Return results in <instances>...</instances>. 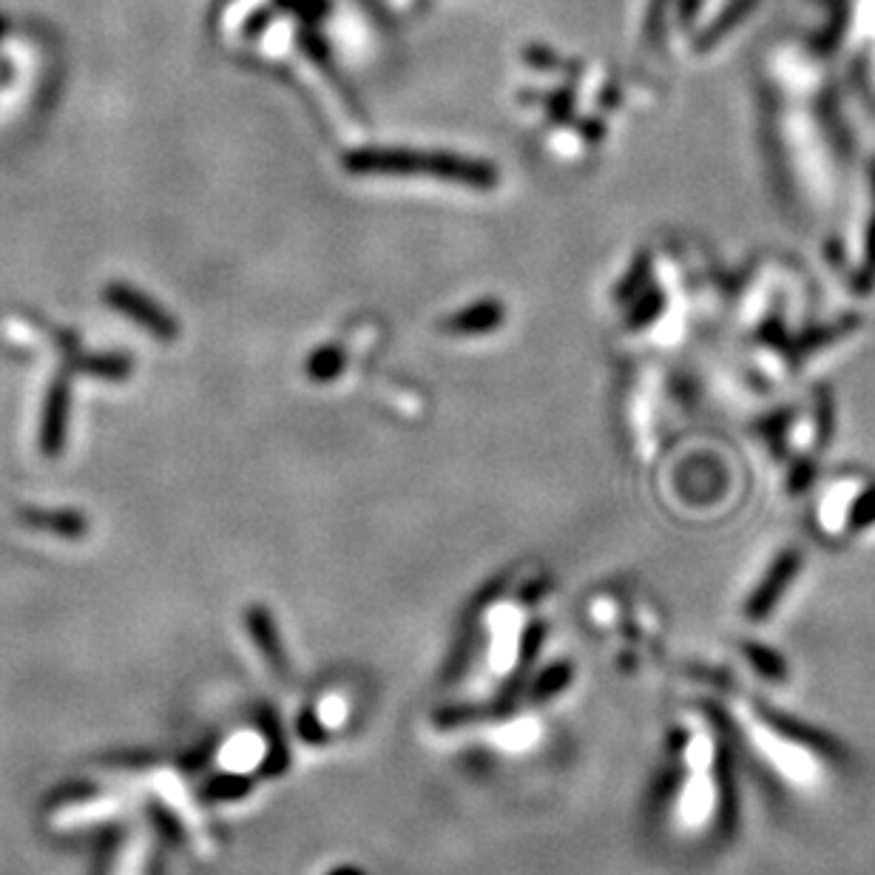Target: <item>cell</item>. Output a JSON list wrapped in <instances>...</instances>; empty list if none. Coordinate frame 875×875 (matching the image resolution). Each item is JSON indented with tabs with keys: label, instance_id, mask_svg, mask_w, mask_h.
I'll return each mask as SVG.
<instances>
[{
	"label": "cell",
	"instance_id": "6da1fadb",
	"mask_svg": "<svg viewBox=\"0 0 875 875\" xmlns=\"http://www.w3.org/2000/svg\"><path fill=\"white\" fill-rule=\"evenodd\" d=\"M367 719V685L353 680H321L299 694L291 716V737L305 753L325 757L362 737Z\"/></svg>",
	"mask_w": 875,
	"mask_h": 875
},
{
	"label": "cell",
	"instance_id": "7a4b0ae2",
	"mask_svg": "<svg viewBox=\"0 0 875 875\" xmlns=\"http://www.w3.org/2000/svg\"><path fill=\"white\" fill-rule=\"evenodd\" d=\"M350 174H430L446 182H464L478 191L498 185V171L487 160L458 157L446 151H410V148H362L344 157Z\"/></svg>",
	"mask_w": 875,
	"mask_h": 875
},
{
	"label": "cell",
	"instance_id": "3957f363",
	"mask_svg": "<svg viewBox=\"0 0 875 875\" xmlns=\"http://www.w3.org/2000/svg\"><path fill=\"white\" fill-rule=\"evenodd\" d=\"M245 625H248L253 648H257L259 660H262L264 674L271 677L273 682H279L276 688L291 691L287 682L293 680V666L285 643H282V634H279L276 620L271 617V612L264 605H250L248 614H245Z\"/></svg>",
	"mask_w": 875,
	"mask_h": 875
},
{
	"label": "cell",
	"instance_id": "277c9868",
	"mask_svg": "<svg viewBox=\"0 0 875 875\" xmlns=\"http://www.w3.org/2000/svg\"><path fill=\"white\" fill-rule=\"evenodd\" d=\"M112 296H114V305L123 307V310L128 312V316H134L139 325H146L151 333H157V336H174L177 333L174 321L168 319L160 307H154L151 302L139 299L137 293L125 291V287H114Z\"/></svg>",
	"mask_w": 875,
	"mask_h": 875
},
{
	"label": "cell",
	"instance_id": "5b68a950",
	"mask_svg": "<svg viewBox=\"0 0 875 875\" xmlns=\"http://www.w3.org/2000/svg\"><path fill=\"white\" fill-rule=\"evenodd\" d=\"M793 569H796V566H793V557H782V560L773 566L762 589H759L757 594H753V600H750L748 620H764V614L771 612V605L776 603V598H782L785 586L791 583Z\"/></svg>",
	"mask_w": 875,
	"mask_h": 875
},
{
	"label": "cell",
	"instance_id": "8992f818",
	"mask_svg": "<svg viewBox=\"0 0 875 875\" xmlns=\"http://www.w3.org/2000/svg\"><path fill=\"white\" fill-rule=\"evenodd\" d=\"M500 319H503V307L498 302L487 299L455 312L446 321V330H452V333H489V330H495L500 325Z\"/></svg>",
	"mask_w": 875,
	"mask_h": 875
},
{
	"label": "cell",
	"instance_id": "52a82bcc",
	"mask_svg": "<svg viewBox=\"0 0 875 875\" xmlns=\"http://www.w3.org/2000/svg\"><path fill=\"white\" fill-rule=\"evenodd\" d=\"M750 7H753V0H730V7L725 9V12L719 14V18H716L714 26H711L708 32H705V35H702L700 41H696V46H700V49H708L711 43L719 41V37H723L725 32H728V29H734L739 21H742L745 14L750 12Z\"/></svg>",
	"mask_w": 875,
	"mask_h": 875
},
{
	"label": "cell",
	"instance_id": "ba28073f",
	"mask_svg": "<svg viewBox=\"0 0 875 875\" xmlns=\"http://www.w3.org/2000/svg\"><path fill=\"white\" fill-rule=\"evenodd\" d=\"M339 370H341V359L336 355V350H319V353L310 359V373L316 375V378H333Z\"/></svg>",
	"mask_w": 875,
	"mask_h": 875
},
{
	"label": "cell",
	"instance_id": "9c48e42d",
	"mask_svg": "<svg viewBox=\"0 0 875 875\" xmlns=\"http://www.w3.org/2000/svg\"><path fill=\"white\" fill-rule=\"evenodd\" d=\"M666 12H668V0H651V7H648V21H646V35L651 43L660 41L662 23H666Z\"/></svg>",
	"mask_w": 875,
	"mask_h": 875
},
{
	"label": "cell",
	"instance_id": "30bf717a",
	"mask_svg": "<svg viewBox=\"0 0 875 875\" xmlns=\"http://www.w3.org/2000/svg\"><path fill=\"white\" fill-rule=\"evenodd\" d=\"M526 60H532L535 66H555L557 57L552 55V49H541V46H532V49L526 52Z\"/></svg>",
	"mask_w": 875,
	"mask_h": 875
},
{
	"label": "cell",
	"instance_id": "8fae6325",
	"mask_svg": "<svg viewBox=\"0 0 875 875\" xmlns=\"http://www.w3.org/2000/svg\"><path fill=\"white\" fill-rule=\"evenodd\" d=\"M319 875H370V873L364 867H359V864H330V867L321 870Z\"/></svg>",
	"mask_w": 875,
	"mask_h": 875
},
{
	"label": "cell",
	"instance_id": "7c38bea8",
	"mask_svg": "<svg viewBox=\"0 0 875 875\" xmlns=\"http://www.w3.org/2000/svg\"><path fill=\"white\" fill-rule=\"evenodd\" d=\"M268 18H271V12H259V14H253V18H250L248 21V35H253V32H262L264 29V23H268Z\"/></svg>",
	"mask_w": 875,
	"mask_h": 875
},
{
	"label": "cell",
	"instance_id": "4fadbf2b",
	"mask_svg": "<svg viewBox=\"0 0 875 875\" xmlns=\"http://www.w3.org/2000/svg\"><path fill=\"white\" fill-rule=\"evenodd\" d=\"M696 9H700V0H682V3H680V21L682 23L691 21Z\"/></svg>",
	"mask_w": 875,
	"mask_h": 875
}]
</instances>
